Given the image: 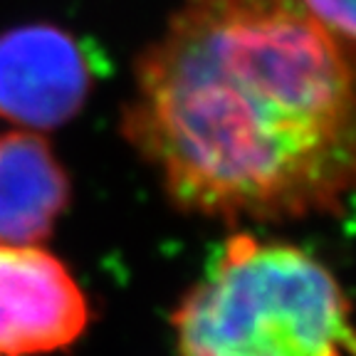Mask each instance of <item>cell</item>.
Segmentation results:
<instances>
[{
	"label": "cell",
	"mask_w": 356,
	"mask_h": 356,
	"mask_svg": "<svg viewBox=\"0 0 356 356\" xmlns=\"http://www.w3.org/2000/svg\"><path fill=\"white\" fill-rule=\"evenodd\" d=\"M351 60L300 0H181L136 62L122 134L186 213L332 216L356 168Z\"/></svg>",
	"instance_id": "obj_1"
},
{
	"label": "cell",
	"mask_w": 356,
	"mask_h": 356,
	"mask_svg": "<svg viewBox=\"0 0 356 356\" xmlns=\"http://www.w3.org/2000/svg\"><path fill=\"white\" fill-rule=\"evenodd\" d=\"M178 356H351L339 280L297 245L230 235L171 317Z\"/></svg>",
	"instance_id": "obj_2"
},
{
	"label": "cell",
	"mask_w": 356,
	"mask_h": 356,
	"mask_svg": "<svg viewBox=\"0 0 356 356\" xmlns=\"http://www.w3.org/2000/svg\"><path fill=\"white\" fill-rule=\"evenodd\" d=\"M87 324V295L60 257L40 245L0 243V356L65 351Z\"/></svg>",
	"instance_id": "obj_3"
},
{
	"label": "cell",
	"mask_w": 356,
	"mask_h": 356,
	"mask_svg": "<svg viewBox=\"0 0 356 356\" xmlns=\"http://www.w3.org/2000/svg\"><path fill=\"white\" fill-rule=\"evenodd\" d=\"M92 89V70L77 40L50 22L0 35V117L22 131L72 122Z\"/></svg>",
	"instance_id": "obj_4"
},
{
	"label": "cell",
	"mask_w": 356,
	"mask_h": 356,
	"mask_svg": "<svg viewBox=\"0 0 356 356\" xmlns=\"http://www.w3.org/2000/svg\"><path fill=\"white\" fill-rule=\"evenodd\" d=\"M70 203V178L35 131L0 134V243L40 245Z\"/></svg>",
	"instance_id": "obj_5"
},
{
	"label": "cell",
	"mask_w": 356,
	"mask_h": 356,
	"mask_svg": "<svg viewBox=\"0 0 356 356\" xmlns=\"http://www.w3.org/2000/svg\"><path fill=\"white\" fill-rule=\"evenodd\" d=\"M305 13L354 57V0H300Z\"/></svg>",
	"instance_id": "obj_6"
}]
</instances>
